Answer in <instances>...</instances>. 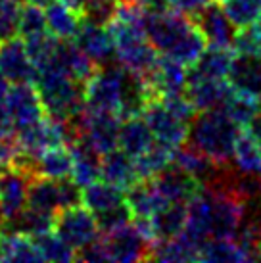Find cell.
<instances>
[{
  "mask_svg": "<svg viewBox=\"0 0 261 263\" xmlns=\"http://www.w3.org/2000/svg\"><path fill=\"white\" fill-rule=\"evenodd\" d=\"M117 0H85V14L83 17L95 20L100 23H108L116 10Z\"/></svg>",
  "mask_w": 261,
  "mask_h": 263,
  "instance_id": "42",
  "label": "cell"
},
{
  "mask_svg": "<svg viewBox=\"0 0 261 263\" xmlns=\"http://www.w3.org/2000/svg\"><path fill=\"white\" fill-rule=\"evenodd\" d=\"M0 261H43L33 236L0 229Z\"/></svg>",
  "mask_w": 261,
  "mask_h": 263,
  "instance_id": "27",
  "label": "cell"
},
{
  "mask_svg": "<svg viewBox=\"0 0 261 263\" xmlns=\"http://www.w3.org/2000/svg\"><path fill=\"white\" fill-rule=\"evenodd\" d=\"M77 127V137H83L98 154H108L119 148V127L121 117L116 111L83 110L81 116L73 119Z\"/></svg>",
  "mask_w": 261,
  "mask_h": 263,
  "instance_id": "5",
  "label": "cell"
},
{
  "mask_svg": "<svg viewBox=\"0 0 261 263\" xmlns=\"http://www.w3.org/2000/svg\"><path fill=\"white\" fill-rule=\"evenodd\" d=\"M4 106L15 131H22L46 116L41 95L31 83H15L8 88Z\"/></svg>",
  "mask_w": 261,
  "mask_h": 263,
  "instance_id": "9",
  "label": "cell"
},
{
  "mask_svg": "<svg viewBox=\"0 0 261 263\" xmlns=\"http://www.w3.org/2000/svg\"><path fill=\"white\" fill-rule=\"evenodd\" d=\"M133 77L135 75L129 73L123 66H98L85 83V108L95 111H116L119 116V108Z\"/></svg>",
  "mask_w": 261,
  "mask_h": 263,
  "instance_id": "4",
  "label": "cell"
},
{
  "mask_svg": "<svg viewBox=\"0 0 261 263\" xmlns=\"http://www.w3.org/2000/svg\"><path fill=\"white\" fill-rule=\"evenodd\" d=\"M200 261V246L184 233L152 246L150 261Z\"/></svg>",
  "mask_w": 261,
  "mask_h": 263,
  "instance_id": "29",
  "label": "cell"
},
{
  "mask_svg": "<svg viewBox=\"0 0 261 263\" xmlns=\"http://www.w3.org/2000/svg\"><path fill=\"white\" fill-rule=\"evenodd\" d=\"M96 221H98V227H100V233H108L111 229H117L121 225H127L133 221V213H130L127 202L116 205L111 210H106V212L95 215Z\"/></svg>",
  "mask_w": 261,
  "mask_h": 263,
  "instance_id": "41",
  "label": "cell"
},
{
  "mask_svg": "<svg viewBox=\"0 0 261 263\" xmlns=\"http://www.w3.org/2000/svg\"><path fill=\"white\" fill-rule=\"evenodd\" d=\"M0 73L8 83H35L36 67L31 62L23 39L0 43Z\"/></svg>",
  "mask_w": 261,
  "mask_h": 263,
  "instance_id": "11",
  "label": "cell"
},
{
  "mask_svg": "<svg viewBox=\"0 0 261 263\" xmlns=\"http://www.w3.org/2000/svg\"><path fill=\"white\" fill-rule=\"evenodd\" d=\"M211 2L213 0H165L169 10H175V12H181L187 15H196Z\"/></svg>",
  "mask_w": 261,
  "mask_h": 263,
  "instance_id": "43",
  "label": "cell"
},
{
  "mask_svg": "<svg viewBox=\"0 0 261 263\" xmlns=\"http://www.w3.org/2000/svg\"><path fill=\"white\" fill-rule=\"evenodd\" d=\"M2 2H6V0H0V4H2Z\"/></svg>",
  "mask_w": 261,
  "mask_h": 263,
  "instance_id": "50",
  "label": "cell"
},
{
  "mask_svg": "<svg viewBox=\"0 0 261 263\" xmlns=\"http://www.w3.org/2000/svg\"><path fill=\"white\" fill-rule=\"evenodd\" d=\"M232 48L236 54H261V15L252 25L236 31Z\"/></svg>",
  "mask_w": 261,
  "mask_h": 263,
  "instance_id": "40",
  "label": "cell"
},
{
  "mask_svg": "<svg viewBox=\"0 0 261 263\" xmlns=\"http://www.w3.org/2000/svg\"><path fill=\"white\" fill-rule=\"evenodd\" d=\"M54 217L56 215H52V213L39 212V210H33V208H25L17 217L6 221L2 225V229H10V231L29 234V236H36V234L54 229Z\"/></svg>",
  "mask_w": 261,
  "mask_h": 263,
  "instance_id": "33",
  "label": "cell"
},
{
  "mask_svg": "<svg viewBox=\"0 0 261 263\" xmlns=\"http://www.w3.org/2000/svg\"><path fill=\"white\" fill-rule=\"evenodd\" d=\"M200 261L210 263H231V261H250L246 252L240 248L234 238H210L200 248Z\"/></svg>",
  "mask_w": 261,
  "mask_h": 263,
  "instance_id": "32",
  "label": "cell"
},
{
  "mask_svg": "<svg viewBox=\"0 0 261 263\" xmlns=\"http://www.w3.org/2000/svg\"><path fill=\"white\" fill-rule=\"evenodd\" d=\"M125 202L133 213V219H150L160 210H163L167 204H171L158 190L152 179L138 181L135 186H130L125 194Z\"/></svg>",
  "mask_w": 261,
  "mask_h": 263,
  "instance_id": "20",
  "label": "cell"
},
{
  "mask_svg": "<svg viewBox=\"0 0 261 263\" xmlns=\"http://www.w3.org/2000/svg\"><path fill=\"white\" fill-rule=\"evenodd\" d=\"M73 158L65 144L52 146L41 152L33 161V177H48L54 181L71 177Z\"/></svg>",
  "mask_w": 261,
  "mask_h": 263,
  "instance_id": "24",
  "label": "cell"
},
{
  "mask_svg": "<svg viewBox=\"0 0 261 263\" xmlns=\"http://www.w3.org/2000/svg\"><path fill=\"white\" fill-rule=\"evenodd\" d=\"M154 133L146 123L142 116H133L121 119V127H119V148L127 152L130 158H138L142 156L146 150L154 146Z\"/></svg>",
  "mask_w": 261,
  "mask_h": 263,
  "instance_id": "22",
  "label": "cell"
},
{
  "mask_svg": "<svg viewBox=\"0 0 261 263\" xmlns=\"http://www.w3.org/2000/svg\"><path fill=\"white\" fill-rule=\"evenodd\" d=\"M198 23V27L202 29L203 37L208 41V46H223V48H232L234 37H236V27L234 23L227 17L223 8L217 4V0H213L211 4L203 8L202 12L192 15Z\"/></svg>",
  "mask_w": 261,
  "mask_h": 263,
  "instance_id": "16",
  "label": "cell"
},
{
  "mask_svg": "<svg viewBox=\"0 0 261 263\" xmlns=\"http://www.w3.org/2000/svg\"><path fill=\"white\" fill-rule=\"evenodd\" d=\"M22 2H29V4H36V6H41V8H46L48 4H52L54 0H22Z\"/></svg>",
  "mask_w": 261,
  "mask_h": 263,
  "instance_id": "47",
  "label": "cell"
},
{
  "mask_svg": "<svg viewBox=\"0 0 261 263\" xmlns=\"http://www.w3.org/2000/svg\"><path fill=\"white\" fill-rule=\"evenodd\" d=\"M257 259H261V240H259V244H257Z\"/></svg>",
  "mask_w": 261,
  "mask_h": 263,
  "instance_id": "48",
  "label": "cell"
},
{
  "mask_svg": "<svg viewBox=\"0 0 261 263\" xmlns=\"http://www.w3.org/2000/svg\"><path fill=\"white\" fill-rule=\"evenodd\" d=\"M240 131L242 127L223 108L206 110L192 117L187 142L219 165H229Z\"/></svg>",
  "mask_w": 261,
  "mask_h": 263,
  "instance_id": "2",
  "label": "cell"
},
{
  "mask_svg": "<svg viewBox=\"0 0 261 263\" xmlns=\"http://www.w3.org/2000/svg\"><path fill=\"white\" fill-rule=\"evenodd\" d=\"M73 41L98 66H104L111 58H116L114 39H111V33H109L106 23L83 17L81 27L77 31V37L73 39Z\"/></svg>",
  "mask_w": 261,
  "mask_h": 263,
  "instance_id": "10",
  "label": "cell"
},
{
  "mask_svg": "<svg viewBox=\"0 0 261 263\" xmlns=\"http://www.w3.org/2000/svg\"><path fill=\"white\" fill-rule=\"evenodd\" d=\"M144 29L156 50L187 67L192 66L208 48V41L194 17L169 8L160 12L146 10Z\"/></svg>",
  "mask_w": 261,
  "mask_h": 263,
  "instance_id": "1",
  "label": "cell"
},
{
  "mask_svg": "<svg viewBox=\"0 0 261 263\" xmlns=\"http://www.w3.org/2000/svg\"><path fill=\"white\" fill-rule=\"evenodd\" d=\"M142 117L146 119L150 131L154 133L156 142H161L171 148H179L189 139L190 121L173 114L160 98H154L146 104Z\"/></svg>",
  "mask_w": 261,
  "mask_h": 263,
  "instance_id": "8",
  "label": "cell"
},
{
  "mask_svg": "<svg viewBox=\"0 0 261 263\" xmlns=\"http://www.w3.org/2000/svg\"><path fill=\"white\" fill-rule=\"evenodd\" d=\"M187 217H189V204H181V202H171L154 217H150L156 244L181 234L187 227Z\"/></svg>",
  "mask_w": 261,
  "mask_h": 263,
  "instance_id": "26",
  "label": "cell"
},
{
  "mask_svg": "<svg viewBox=\"0 0 261 263\" xmlns=\"http://www.w3.org/2000/svg\"><path fill=\"white\" fill-rule=\"evenodd\" d=\"M52 231L58 234L62 240L67 242L75 252L90 242H95L102 234L95 213L87 210L83 204L65 208L56 213Z\"/></svg>",
  "mask_w": 261,
  "mask_h": 263,
  "instance_id": "6",
  "label": "cell"
},
{
  "mask_svg": "<svg viewBox=\"0 0 261 263\" xmlns=\"http://www.w3.org/2000/svg\"><path fill=\"white\" fill-rule=\"evenodd\" d=\"M100 179L127 192L130 186H135L140 181V177L137 173V165H135V158H130L121 148L102 154Z\"/></svg>",
  "mask_w": 261,
  "mask_h": 263,
  "instance_id": "17",
  "label": "cell"
},
{
  "mask_svg": "<svg viewBox=\"0 0 261 263\" xmlns=\"http://www.w3.org/2000/svg\"><path fill=\"white\" fill-rule=\"evenodd\" d=\"M69 152L73 158V169L71 179L79 186H87V184L95 183L100 179V161L102 154H98L95 148L88 144L83 137H77L69 144Z\"/></svg>",
  "mask_w": 261,
  "mask_h": 263,
  "instance_id": "21",
  "label": "cell"
},
{
  "mask_svg": "<svg viewBox=\"0 0 261 263\" xmlns=\"http://www.w3.org/2000/svg\"><path fill=\"white\" fill-rule=\"evenodd\" d=\"M259 108H261V104L257 102V100L250 98V96L238 95V92H234V90H232V95L229 96V100H227L225 106H223V110H225L242 129L250 123V119L259 111Z\"/></svg>",
  "mask_w": 261,
  "mask_h": 263,
  "instance_id": "38",
  "label": "cell"
},
{
  "mask_svg": "<svg viewBox=\"0 0 261 263\" xmlns=\"http://www.w3.org/2000/svg\"><path fill=\"white\" fill-rule=\"evenodd\" d=\"M31 177L15 167H6L0 173V215L4 223L17 217L27 208V190Z\"/></svg>",
  "mask_w": 261,
  "mask_h": 263,
  "instance_id": "12",
  "label": "cell"
},
{
  "mask_svg": "<svg viewBox=\"0 0 261 263\" xmlns=\"http://www.w3.org/2000/svg\"><path fill=\"white\" fill-rule=\"evenodd\" d=\"M234 56H236L234 48L208 46L202 56L189 67L187 83L198 79H227Z\"/></svg>",
  "mask_w": 261,
  "mask_h": 263,
  "instance_id": "19",
  "label": "cell"
},
{
  "mask_svg": "<svg viewBox=\"0 0 261 263\" xmlns=\"http://www.w3.org/2000/svg\"><path fill=\"white\" fill-rule=\"evenodd\" d=\"M35 87L46 116L52 119L67 123L85 110V85L71 79L58 67H44L36 71Z\"/></svg>",
  "mask_w": 261,
  "mask_h": 263,
  "instance_id": "3",
  "label": "cell"
},
{
  "mask_svg": "<svg viewBox=\"0 0 261 263\" xmlns=\"http://www.w3.org/2000/svg\"><path fill=\"white\" fill-rule=\"evenodd\" d=\"M227 81L234 92L261 104V54H236Z\"/></svg>",
  "mask_w": 261,
  "mask_h": 263,
  "instance_id": "15",
  "label": "cell"
},
{
  "mask_svg": "<svg viewBox=\"0 0 261 263\" xmlns=\"http://www.w3.org/2000/svg\"><path fill=\"white\" fill-rule=\"evenodd\" d=\"M22 0H6L0 4V43L14 39L20 33Z\"/></svg>",
  "mask_w": 261,
  "mask_h": 263,
  "instance_id": "39",
  "label": "cell"
},
{
  "mask_svg": "<svg viewBox=\"0 0 261 263\" xmlns=\"http://www.w3.org/2000/svg\"><path fill=\"white\" fill-rule=\"evenodd\" d=\"M36 250L41 254V259L44 261H75L77 259V252L62 240L54 231H46L33 236Z\"/></svg>",
  "mask_w": 261,
  "mask_h": 263,
  "instance_id": "34",
  "label": "cell"
},
{
  "mask_svg": "<svg viewBox=\"0 0 261 263\" xmlns=\"http://www.w3.org/2000/svg\"><path fill=\"white\" fill-rule=\"evenodd\" d=\"M8 81L2 77V73H0V104L6 102V95H8Z\"/></svg>",
  "mask_w": 261,
  "mask_h": 263,
  "instance_id": "46",
  "label": "cell"
},
{
  "mask_svg": "<svg viewBox=\"0 0 261 263\" xmlns=\"http://www.w3.org/2000/svg\"><path fill=\"white\" fill-rule=\"evenodd\" d=\"M64 4H67L69 8H73L75 12H79L81 15L85 14V0H62Z\"/></svg>",
  "mask_w": 261,
  "mask_h": 263,
  "instance_id": "45",
  "label": "cell"
},
{
  "mask_svg": "<svg viewBox=\"0 0 261 263\" xmlns=\"http://www.w3.org/2000/svg\"><path fill=\"white\" fill-rule=\"evenodd\" d=\"M152 181L169 202L190 204L196 196L202 194L203 190V183L200 179L187 173L184 169L177 167L175 163L163 169L160 175L154 177Z\"/></svg>",
  "mask_w": 261,
  "mask_h": 263,
  "instance_id": "14",
  "label": "cell"
},
{
  "mask_svg": "<svg viewBox=\"0 0 261 263\" xmlns=\"http://www.w3.org/2000/svg\"><path fill=\"white\" fill-rule=\"evenodd\" d=\"M123 190L106 183L104 179H98V181L87 184V186H81V204L87 210H90L95 215L106 212V210H111V208L123 204Z\"/></svg>",
  "mask_w": 261,
  "mask_h": 263,
  "instance_id": "28",
  "label": "cell"
},
{
  "mask_svg": "<svg viewBox=\"0 0 261 263\" xmlns=\"http://www.w3.org/2000/svg\"><path fill=\"white\" fill-rule=\"evenodd\" d=\"M217 4L236 29L252 25L261 15V0H217Z\"/></svg>",
  "mask_w": 261,
  "mask_h": 263,
  "instance_id": "35",
  "label": "cell"
},
{
  "mask_svg": "<svg viewBox=\"0 0 261 263\" xmlns=\"http://www.w3.org/2000/svg\"><path fill=\"white\" fill-rule=\"evenodd\" d=\"M187 73H189L187 66H182L181 62L169 58V56L160 54V60H158L156 67L152 69V73L142 81L146 83L152 98H161V96L184 92Z\"/></svg>",
  "mask_w": 261,
  "mask_h": 263,
  "instance_id": "13",
  "label": "cell"
},
{
  "mask_svg": "<svg viewBox=\"0 0 261 263\" xmlns=\"http://www.w3.org/2000/svg\"><path fill=\"white\" fill-rule=\"evenodd\" d=\"M187 92L189 100L192 102L194 110L200 111L215 110L223 108L229 96L232 95V88L227 79H198L187 83Z\"/></svg>",
  "mask_w": 261,
  "mask_h": 263,
  "instance_id": "18",
  "label": "cell"
},
{
  "mask_svg": "<svg viewBox=\"0 0 261 263\" xmlns=\"http://www.w3.org/2000/svg\"><path fill=\"white\" fill-rule=\"evenodd\" d=\"M46 27L52 35L60 41H73L77 37V31L81 27L83 15L75 12L73 8L64 4L62 0H54L46 6Z\"/></svg>",
  "mask_w": 261,
  "mask_h": 263,
  "instance_id": "25",
  "label": "cell"
},
{
  "mask_svg": "<svg viewBox=\"0 0 261 263\" xmlns=\"http://www.w3.org/2000/svg\"><path fill=\"white\" fill-rule=\"evenodd\" d=\"M27 208L52 213V215L62 212L64 202H62L60 181H54L48 177H33L27 190Z\"/></svg>",
  "mask_w": 261,
  "mask_h": 263,
  "instance_id": "23",
  "label": "cell"
},
{
  "mask_svg": "<svg viewBox=\"0 0 261 263\" xmlns=\"http://www.w3.org/2000/svg\"><path fill=\"white\" fill-rule=\"evenodd\" d=\"M100 240L106 248L108 261H150L152 244L140 234L133 221L108 233H102Z\"/></svg>",
  "mask_w": 261,
  "mask_h": 263,
  "instance_id": "7",
  "label": "cell"
},
{
  "mask_svg": "<svg viewBox=\"0 0 261 263\" xmlns=\"http://www.w3.org/2000/svg\"><path fill=\"white\" fill-rule=\"evenodd\" d=\"M121 2H144V0H121Z\"/></svg>",
  "mask_w": 261,
  "mask_h": 263,
  "instance_id": "49",
  "label": "cell"
},
{
  "mask_svg": "<svg viewBox=\"0 0 261 263\" xmlns=\"http://www.w3.org/2000/svg\"><path fill=\"white\" fill-rule=\"evenodd\" d=\"M177 148L165 146L161 142H154L150 150H146L142 156L135 158V165H137V173L140 181H150L156 175H160L165 167L173 163V156Z\"/></svg>",
  "mask_w": 261,
  "mask_h": 263,
  "instance_id": "31",
  "label": "cell"
},
{
  "mask_svg": "<svg viewBox=\"0 0 261 263\" xmlns=\"http://www.w3.org/2000/svg\"><path fill=\"white\" fill-rule=\"evenodd\" d=\"M0 173H2V167H0Z\"/></svg>",
  "mask_w": 261,
  "mask_h": 263,
  "instance_id": "51",
  "label": "cell"
},
{
  "mask_svg": "<svg viewBox=\"0 0 261 263\" xmlns=\"http://www.w3.org/2000/svg\"><path fill=\"white\" fill-rule=\"evenodd\" d=\"M244 129H246L248 135H250V137L261 146V108H259V111L250 119V123H248Z\"/></svg>",
  "mask_w": 261,
  "mask_h": 263,
  "instance_id": "44",
  "label": "cell"
},
{
  "mask_svg": "<svg viewBox=\"0 0 261 263\" xmlns=\"http://www.w3.org/2000/svg\"><path fill=\"white\" fill-rule=\"evenodd\" d=\"M232 167L246 175L261 177V146L242 129L232 154Z\"/></svg>",
  "mask_w": 261,
  "mask_h": 263,
  "instance_id": "30",
  "label": "cell"
},
{
  "mask_svg": "<svg viewBox=\"0 0 261 263\" xmlns=\"http://www.w3.org/2000/svg\"><path fill=\"white\" fill-rule=\"evenodd\" d=\"M58 44H60V39L54 37L50 31H44L41 35L31 37L25 41L27 54H29L31 62L35 64L36 71L50 64L56 50H58Z\"/></svg>",
  "mask_w": 261,
  "mask_h": 263,
  "instance_id": "36",
  "label": "cell"
},
{
  "mask_svg": "<svg viewBox=\"0 0 261 263\" xmlns=\"http://www.w3.org/2000/svg\"><path fill=\"white\" fill-rule=\"evenodd\" d=\"M44 31H48L44 10L41 6H36V4L25 2L22 6V14H20V33L17 35L23 41H27V39L44 33Z\"/></svg>",
  "mask_w": 261,
  "mask_h": 263,
  "instance_id": "37",
  "label": "cell"
}]
</instances>
